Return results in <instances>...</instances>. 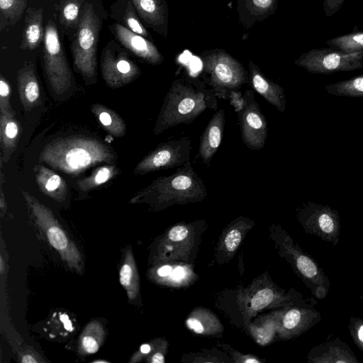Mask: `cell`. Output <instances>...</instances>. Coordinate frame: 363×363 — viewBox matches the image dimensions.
<instances>
[{
    "label": "cell",
    "instance_id": "cell-43",
    "mask_svg": "<svg viewBox=\"0 0 363 363\" xmlns=\"http://www.w3.org/2000/svg\"><path fill=\"white\" fill-rule=\"evenodd\" d=\"M172 271V268L171 266L164 265L158 268L156 272L160 277H167L169 276Z\"/></svg>",
    "mask_w": 363,
    "mask_h": 363
},
{
    "label": "cell",
    "instance_id": "cell-46",
    "mask_svg": "<svg viewBox=\"0 0 363 363\" xmlns=\"http://www.w3.org/2000/svg\"><path fill=\"white\" fill-rule=\"evenodd\" d=\"M4 270H5L4 259L3 257L1 255V257H0V272H1V275L4 274Z\"/></svg>",
    "mask_w": 363,
    "mask_h": 363
},
{
    "label": "cell",
    "instance_id": "cell-14",
    "mask_svg": "<svg viewBox=\"0 0 363 363\" xmlns=\"http://www.w3.org/2000/svg\"><path fill=\"white\" fill-rule=\"evenodd\" d=\"M311 363H359L348 344L339 337H328L313 347L307 356Z\"/></svg>",
    "mask_w": 363,
    "mask_h": 363
},
{
    "label": "cell",
    "instance_id": "cell-15",
    "mask_svg": "<svg viewBox=\"0 0 363 363\" xmlns=\"http://www.w3.org/2000/svg\"><path fill=\"white\" fill-rule=\"evenodd\" d=\"M225 124V111L223 108L217 109L201 135L198 156L206 167L220 147Z\"/></svg>",
    "mask_w": 363,
    "mask_h": 363
},
{
    "label": "cell",
    "instance_id": "cell-8",
    "mask_svg": "<svg viewBox=\"0 0 363 363\" xmlns=\"http://www.w3.org/2000/svg\"><path fill=\"white\" fill-rule=\"evenodd\" d=\"M191 147V139L189 136L162 143L138 162L133 173L144 175L181 167L190 161Z\"/></svg>",
    "mask_w": 363,
    "mask_h": 363
},
{
    "label": "cell",
    "instance_id": "cell-40",
    "mask_svg": "<svg viewBox=\"0 0 363 363\" xmlns=\"http://www.w3.org/2000/svg\"><path fill=\"white\" fill-rule=\"evenodd\" d=\"M186 324L188 328L194 330L196 333H202L203 332V327L202 324L197 319L189 318L186 320Z\"/></svg>",
    "mask_w": 363,
    "mask_h": 363
},
{
    "label": "cell",
    "instance_id": "cell-26",
    "mask_svg": "<svg viewBox=\"0 0 363 363\" xmlns=\"http://www.w3.org/2000/svg\"><path fill=\"white\" fill-rule=\"evenodd\" d=\"M105 330L98 320L89 323L82 332L78 340V351L82 355L92 354L98 352L103 344Z\"/></svg>",
    "mask_w": 363,
    "mask_h": 363
},
{
    "label": "cell",
    "instance_id": "cell-1",
    "mask_svg": "<svg viewBox=\"0 0 363 363\" xmlns=\"http://www.w3.org/2000/svg\"><path fill=\"white\" fill-rule=\"evenodd\" d=\"M118 158L115 150L100 139L84 135L57 138L42 149L39 160L65 174L77 176L101 163Z\"/></svg>",
    "mask_w": 363,
    "mask_h": 363
},
{
    "label": "cell",
    "instance_id": "cell-32",
    "mask_svg": "<svg viewBox=\"0 0 363 363\" xmlns=\"http://www.w3.org/2000/svg\"><path fill=\"white\" fill-rule=\"evenodd\" d=\"M121 21L124 23V26L131 31L145 38H150L149 33L136 15V11L130 0H125L124 13L123 17H121Z\"/></svg>",
    "mask_w": 363,
    "mask_h": 363
},
{
    "label": "cell",
    "instance_id": "cell-33",
    "mask_svg": "<svg viewBox=\"0 0 363 363\" xmlns=\"http://www.w3.org/2000/svg\"><path fill=\"white\" fill-rule=\"evenodd\" d=\"M347 328L354 344L361 352H363V319L351 315Z\"/></svg>",
    "mask_w": 363,
    "mask_h": 363
},
{
    "label": "cell",
    "instance_id": "cell-36",
    "mask_svg": "<svg viewBox=\"0 0 363 363\" xmlns=\"http://www.w3.org/2000/svg\"><path fill=\"white\" fill-rule=\"evenodd\" d=\"M241 241V233L237 229L230 230L225 238V245L228 251H234Z\"/></svg>",
    "mask_w": 363,
    "mask_h": 363
},
{
    "label": "cell",
    "instance_id": "cell-38",
    "mask_svg": "<svg viewBox=\"0 0 363 363\" xmlns=\"http://www.w3.org/2000/svg\"><path fill=\"white\" fill-rule=\"evenodd\" d=\"M345 0H323V10L326 17H331L342 7Z\"/></svg>",
    "mask_w": 363,
    "mask_h": 363
},
{
    "label": "cell",
    "instance_id": "cell-27",
    "mask_svg": "<svg viewBox=\"0 0 363 363\" xmlns=\"http://www.w3.org/2000/svg\"><path fill=\"white\" fill-rule=\"evenodd\" d=\"M119 169L112 164H107L96 168L91 174L76 182L80 191L89 192L107 183L119 174Z\"/></svg>",
    "mask_w": 363,
    "mask_h": 363
},
{
    "label": "cell",
    "instance_id": "cell-11",
    "mask_svg": "<svg viewBox=\"0 0 363 363\" xmlns=\"http://www.w3.org/2000/svg\"><path fill=\"white\" fill-rule=\"evenodd\" d=\"M245 106L238 115L240 135L243 143L250 149L259 150L266 143L268 125L265 116L259 104L255 100L254 91L247 89Z\"/></svg>",
    "mask_w": 363,
    "mask_h": 363
},
{
    "label": "cell",
    "instance_id": "cell-12",
    "mask_svg": "<svg viewBox=\"0 0 363 363\" xmlns=\"http://www.w3.org/2000/svg\"><path fill=\"white\" fill-rule=\"evenodd\" d=\"M307 233L315 235L333 246L338 244L340 223L335 211L328 208H315L306 213L301 218Z\"/></svg>",
    "mask_w": 363,
    "mask_h": 363
},
{
    "label": "cell",
    "instance_id": "cell-23",
    "mask_svg": "<svg viewBox=\"0 0 363 363\" xmlns=\"http://www.w3.org/2000/svg\"><path fill=\"white\" fill-rule=\"evenodd\" d=\"M42 8H29L25 18L20 48L23 50H33L44 40L45 31L43 26Z\"/></svg>",
    "mask_w": 363,
    "mask_h": 363
},
{
    "label": "cell",
    "instance_id": "cell-13",
    "mask_svg": "<svg viewBox=\"0 0 363 363\" xmlns=\"http://www.w3.org/2000/svg\"><path fill=\"white\" fill-rule=\"evenodd\" d=\"M109 28L121 45L146 63L158 65L163 62V56L148 39L131 31L121 23H113Z\"/></svg>",
    "mask_w": 363,
    "mask_h": 363
},
{
    "label": "cell",
    "instance_id": "cell-30",
    "mask_svg": "<svg viewBox=\"0 0 363 363\" xmlns=\"http://www.w3.org/2000/svg\"><path fill=\"white\" fill-rule=\"evenodd\" d=\"M82 0H62L59 6L60 22L67 28H77L83 8Z\"/></svg>",
    "mask_w": 363,
    "mask_h": 363
},
{
    "label": "cell",
    "instance_id": "cell-6",
    "mask_svg": "<svg viewBox=\"0 0 363 363\" xmlns=\"http://www.w3.org/2000/svg\"><path fill=\"white\" fill-rule=\"evenodd\" d=\"M100 20L94 7L85 3L71 45L73 63L84 79L95 81L97 74V47Z\"/></svg>",
    "mask_w": 363,
    "mask_h": 363
},
{
    "label": "cell",
    "instance_id": "cell-3",
    "mask_svg": "<svg viewBox=\"0 0 363 363\" xmlns=\"http://www.w3.org/2000/svg\"><path fill=\"white\" fill-rule=\"evenodd\" d=\"M207 194L202 179L194 171L190 161L168 176L159 177L136 193L130 203H150L162 206L203 199Z\"/></svg>",
    "mask_w": 363,
    "mask_h": 363
},
{
    "label": "cell",
    "instance_id": "cell-24",
    "mask_svg": "<svg viewBox=\"0 0 363 363\" xmlns=\"http://www.w3.org/2000/svg\"><path fill=\"white\" fill-rule=\"evenodd\" d=\"M91 111L101 127L110 135L121 138L126 134V123L114 110L96 103L91 105Z\"/></svg>",
    "mask_w": 363,
    "mask_h": 363
},
{
    "label": "cell",
    "instance_id": "cell-31",
    "mask_svg": "<svg viewBox=\"0 0 363 363\" xmlns=\"http://www.w3.org/2000/svg\"><path fill=\"white\" fill-rule=\"evenodd\" d=\"M330 48L346 52L363 50V31L354 32L328 40Z\"/></svg>",
    "mask_w": 363,
    "mask_h": 363
},
{
    "label": "cell",
    "instance_id": "cell-10",
    "mask_svg": "<svg viewBox=\"0 0 363 363\" xmlns=\"http://www.w3.org/2000/svg\"><path fill=\"white\" fill-rule=\"evenodd\" d=\"M295 63L313 71L358 68L363 67V50L346 52L332 48L312 49L301 55Z\"/></svg>",
    "mask_w": 363,
    "mask_h": 363
},
{
    "label": "cell",
    "instance_id": "cell-45",
    "mask_svg": "<svg viewBox=\"0 0 363 363\" xmlns=\"http://www.w3.org/2000/svg\"><path fill=\"white\" fill-rule=\"evenodd\" d=\"M150 362L152 363H164V355L161 352H155L150 359Z\"/></svg>",
    "mask_w": 363,
    "mask_h": 363
},
{
    "label": "cell",
    "instance_id": "cell-22",
    "mask_svg": "<svg viewBox=\"0 0 363 363\" xmlns=\"http://www.w3.org/2000/svg\"><path fill=\"white\" fill-rule=\"evenodd\" d=\"M277 7V0H238L240 21L247 28L274 13Z\"/></svg>",
    "mask_w": 363,
    "mask_h": 363
},
{
    "label": "cell",
    "instance_id": "cell-47",
    "mask_svg": "<svg viewBox=\"0 0 363 363\" xmlns=\"http://www.w3.org/2000/svg\"><path fill=\"white\" fill-rule=\"evenodd\" d=\"M244 362L245 363H257V362H259V360H257V359H255V358H248V359H246L245 360H244Z\"/></svg>",
    "mask_w": 363,
    "mask_h": 363
},
{
    "label": "cell",
    "instance_id": "cell-25",
    "mask_svg": "<svg viewBox=\"0 0 363 363\" xmlns=\"http://www.w3.org/2000/svg\"><path fill=\"white\" fill-rule=\"evenodd\" d=\"M119 281L126 291L128 300L134 301L139 293V277L131 247L125 250L119 272Z\"/></svg>",
    "mask_w": 363,
    "mask_h": 363
},
{
    "label": "cell",
    "instance_id": "cell-42",
    "mask_svg": "<svg viewBox=\"0 0 363 363\" xmlns=\"http://www.w3.org/2000/svg\"><path fill=\"white\" fill-rule=\"evenodd\" d=\"M2 184L1 183H0V209H1V217H3V216L4 215V213L6 212V209H7V204H6V197L4 196V191H3V189H2Z\"/></svg>",
    "mask_w": 363,
    "mask_h": 363
},
{
    "label": "cell",
    "instance_id": "cell-35",
    "mask_svg": "<svg viewBox=\"0 0 363 363\" xmlns=\"http://www.w3.org/2000/svg\"><path fill=\"white\" fill-rule=\"evenodd\" d=\"M11 86L6 79L1 74L0 77V113L11 111L10 104Z\"/></svg>",
    "mask_w": 363,
    "mask_h": 363
},
{
    "label": "cell",
    "instance_id": "cell-29",
    "mask_svg": "<svg viewBox=\"0 0 363 363\" xmlns=\"http://www.w3.org/2000/svg\"><path fill=\"white\" fill-rule=\"evenodd\" d=\"M28 0H0L1 31L5 27L13 26L21 18Z\"/></svg>",
    "mask_w": 363,
    "mask_h": 363
},
{
    "label": "cell",
    "instance_id": "cell-2",
    "mask_svg": "<svg viewBox=\"0 0 363 363\" xmlns=\"http://www.w3.org/2000/svg\"><path fill=\"white\" fill-rule=\"evenodd\" d=\"M217 108L218 98L204 82L176 79L164 99L153 133L160 135L170 128L191 123L204 111Z\"/></svg>",
    "mask_w": 363,
    "mask_h": 363
},
{
    "label": "cell",
    "instance_id": "cell-17",
    "mask_svg": "<svg viewBox=\"0 0 363 363\" xmlns=\"http://www.w3.org/2000/svg\"><path fill=\"white\" fill-rule=\"evenodd\" d=\"M249 83L255 91L279 111L285 108V97L283 89L268 79L252 61H250Z\"/></svg>",
    "mask_w": 363,
    "mask_h": 363
},
{
    "label": "cell",
    "instance_id": "cell-9",
    "mask_svg": "<svg viewBox=\"0 0 363 363\" xmlns=\"http://www.w3.org/2000/svg\"><path fill=\"white\" fill-rule=\"evenodd\" d=\"M100 68L106 86L111 89L124 86L135 80L141 74L140 67L115 41L104 48Z\"/></svg>",
    "mask_w": 363,
    "mask_h": 363
},
{
    "label": "cell",
    "instance_id": "cell-21",
    "mask_svg": "<svg viewBox=\"0 0 363 363\" xmlns=\"http://www.w3.org/2000/svg\"><path fill=\"white\" fill-rule=\"evenodd\" d=\"M20 125L13 111L0 113L1 160L6 163L15 152L19 140Z\"/></svg>",
    "mask_w": 363,
    "mask_h": 363
},
{
    "label": "cell",
    "instance_id": "cell-34",
    "mask_svg": "<svg viewBox=\"0 0 363 363\" xmlns=\"http://www.w3.org/2000/svg\"><path fill=\"white\" fill-rule=\"evenodd\" d=\"M274 291L270 289H263L256 293L251 300V308L259 311L267 306L274 298Z\"/></svg>",
    "mask_w": 363,
    "mask_h": 363
},
{
    "label": "cell",
    "instance_id": "cell-4",
    "mask_svg": "<svg viewBox=\"0 0 363 363\" xmlns=\"http://www.w3.org/2000/svg\"><path fill=\"white\" fill-rule=\"evenodd\" d=\"M203 82L217 98L228 99L230 94L249 83L243 65L225 50L216 49L202 55Z\"/></svg>",
    "mask_w": 363,
    "mask_h": 363
},
{
    "label": "cell",
    "instance_id": "cell-41",
    "mask_svg": "<svg viewBox=\"0 0 363 363\" xmlns=\"http://www.w3.org/2000/svg\"><path fill=\"white\" fill-rule=\"evenodd\" d=\"M186 272V269L184 267L179 266L172 269L169 277L174 281H179L184 278Z\"/></svg>",
    "mask_w": 363,
    "mask_h": 363
},
{
    "label": "cell",
    "instance_id": "cell-39",
    "mask_svg": "<svg viewBox=\"0 0 363 363\" xmlns=\"http://www.w3.org/2000/svg\"><path fill=\"white\" fill-rule=\"evenodd\" d=\"M188 230L183 225L173 227L168 233V238L174 242L181 241L186 238Z\"/></svg>",
    "mask_w": 363,
    "mask_h": 363
},
{
    "label": "cell",
    "instance_id": "cell-16",
    "mask_svg": "<svg viewBox=\"0 0 363 363\" xmlns=\"http://www.w3.org/2000/svg\"><path fill=\"white\" fill-rule=\"evenodd\" d=\"M140 18L148 27L167 37L168 9L165 0H130Z\"/></svg>",
    "mask_w": 363,
    "mask_h": 363
},
{
    "label": "cell",
    "instance_id": "cell-18",
    "mask_svg": "<svg viewBox=\"0 0 363 363\" xmlns=\"http://www.w3.org/2000/svg\"><path fill=\"white\" fill-rule=\"evenodd\" d=\"M317 301L314 299L302 307L289 309L284 315L283 327L291 335H299L315 325L321 320L320 313L314 307Z\"/></svg>",
    "mask_w": 363,
    "mask_h": 363
},
{
    "label": "cell",
    "instance_id": "cell-7",
    "mask_svg": "<svg viewBox=\"0 0 363 363\" xmlns=\"http://www.w3.org/2000/svg\"><path fill=\"white\" fill-rule=\"evenodd\" d=\"M43 67L49 85L55 94H64L71 88L73 76L57 26L52 19L48 21L45 29Z\"/></svg>",
    "mask_w": 363,
    "mask_h": 363
},
{
    "label": "cell",
    "instance_id": "cell-19",
    "mask_svg": "<svg viewBox=\"0 0 363 363\" xmlns=\"http://www.w3.org/2000/svg\"><path fill=\"white\" fill-rule=\"evenodd\" d=\"M20 101L24 110L29 111L40 103V89L32 63L26 65L17 74Z\"/></svg>",
    "mask_w": 363,
    "mask_h": 363
},
{
    "label": "cell",
    "instance_id": "cell-28",
    "mask_svg": "<svg viewBox=\"0 0 363 363\" xmlns=\"http://www.w3.org/2000/svg\"><path fill=\"white\" fill-rule=\"evenodd\" d=\"M48 330L52 338H66L75 331V320L67 312L56 311L48 322Z\"/></svg>",
    "mask_w": 363,
    "mask_h": 363
},
{
    "label": "cell",
    "instance_id": "cell-5",
    "mask_svg": "<svg viewBox=\"0 0 363 363\" xmlns=\"http://www.w3.org/2000/svg\"><path fill=\"white\" fill-rule=\"evenodd\" d=\"M22 194L35 224L45 234L49 244L72 271L82 274L81 253L52 211L29 193L23 191Z\"/></svg>",
    "mask_w": 363,
    "mask_h": 363
},
{
    "label": "cell",
    "instance_id": "cell-44",
    "mask_svg": "<svg viewBox=\"0 0 363 363\" xmlns=\"http://www.w3.org/2000/svg\"><path fill=\"white\" fill-rule=\"evenodd\" d=\"M352 84L354 89L363 91V77H359L353 79Z\"/></svg>",
    "mask_w": 363,
    "mask_h": 363
},
{
    "label": "cell",
    "instance_id": "cell-37",
    "mask_svg": "<svg viewBox=\"0 0 363 363\" xmlns=\"http://www.w3.org/2000/svg\"><path fill=\"white\" fill-rule=\"evenodd\" d=\"M18 359L22 363H39L45 362L40 354L31 349L22 351L18 355Z\"/></svg>",
    "mask_w": 363,
    "mask_h": 363
},
{
    "label": "cell",
    "instance_id": "cell-20",
    "mask_svg": "<svg viewBox=\"0 0 363 363\" xmlns=\"http://www.w3.org/2000/svg\"><path fill=\"white\" fill-rule=\"evenodd\" d=\"M34 172L36 184L44 195L58 202L66 199L68 187L61 176L43 164L35 165Z\"/></svg>",
    "mask_w": 363,
    "mask_h": 363
}]
</instances>
